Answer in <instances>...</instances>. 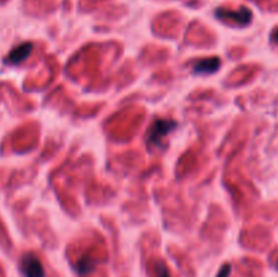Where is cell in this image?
<instances>
[{"label": "cell", "mask_w": 278, "mask_h": 277, "mask_svg": "<svg viewBox=\"0 0 278 277\" xmlns=\"http://www.w3.org/2000/svg\"><path fill=\"white\" fill-rule=\"evenodd\" d=\"M177 127V123L173 120H158L152 124L149 128L147 136L148 147H162V140L167 136L174 128Z\"/></svg>", "instance_id": "cell-1"}, {"label": "cell", "mask_w": 278, "mask_h": 277, "mask_svg": "<svg viewBox=\"0 0 278 277\" xmlns=\"http://www.w3.org/2000/svg\"><path fill=\"white\" fill-rule=\"evenodd\" d=\"M21 271L25 277H45V271L41 261L33 253L23 254L21 260Z\"/></svg>", "instance_id": "cell-2"}, {"label": "cell", "mask_w": 278, "mask_h": 277, "mask_svg": "<svg viewBox=\"0 0 278 277\" xmlns=\"http://www.w3.org/2000/svg\"><path fill=\"white\" fill-rule=\"evenodd\" d=\"M32 50H33L32 43L21 44V45H18L15 49L11 50V53L8 54V57H7V63H10V64H19V63L25 61V60L30 56Z\"/></svg>", "instance_id": "cell-3"}, {"label": "cell", "mask_w": 278, "mask_h": 277, "mask_svg": "<svg viewBox=\"0 0 278 277\" xmlns=\"http://www.w3.org/2000/svg\"><path fill=\"white\" fill-rule=\"evenodd\" d=\"M219 67H220V60L210 57V59L197 60L193 68L197 74H212L216 69H219Z\"/></svg>", "instance_id": "cell-4"}, {"label": "cell", "mask_w": 278, "mask_h": 277, "mask_svg": "<svg viewBox=\"0 0 278 277\" xmlns=\"http://www.w3.org/2000/svg\"><path fill=\"white\" fill-rule=\"evenodd\" d=\"M217 16L219 18H226V19H231V18H235V21L239 22L240 25H246L250 22L251 19V12L246 8H243L240 12H232V11H224V10H219L217 11Z\"/></svg>", "instance_id": "cell-5"}, {"label": "cell", "mask_w": 278, "mask_h": 277, "mask_svg": "<svg viewBox=\"0 0 278 277\" xmlns=\"http://www.w3.org/2000/svg\"><path fill=\"white\" fill-rule=\"evenodd\" d=\"M95 268V261L90 257H84L83 260H80L76 265V269L80 275H87V273L93 272Z\"/></svg>", "instance_id": "cell-6"}, {"label": "cell", "mask_w": 278, "mask_h": 277, "mask_svg": "<svg viewBox=\"0 0 278 277\" xmlns=\"http://www.w3.org/2000/svg\"><path fill=\"white\" fill-rule=\"evenodd\" d=\"M155 271H156V275L158 277H170V273H168L167 267L164 265V262H158L155 265Z\"/></svg>", "instance_id": "cell-7"}, {"label": "cell", "mask_w": 278, "mask_h": 277, "mask_svg": "<svg viewBox=\"0 0 278 277\" xmlns=\"http://www.w3.org/2000/svg\"><path fill=\"white\" fill-rule=\"evenodd\" d=\"M230 272H231V265H224L217 277H228Z\"/></svg>", "instance_id": "cell-8"}, {"label": "cell", "mask_w": 278, "mask_h": 277, "mask_svg": "<svg viewBox=\"0 0 278 277\" xmlns=\"http://www.w3.org/2000/svg\"><path fill=\"white\" fill-rule=\"evenodd\" d=\"M273 40L276 41V43H278V29L273 33Z\"/></svg>", "instance_id": "cell-9"}, {"label": "cell", "mask_w": 278, "mask_h": 277, "mask_svg": "<svg viewBox=\"0 0 278 277\" xmlns=\"http://www.w3.org/2000/svg\"><path fill=\"white\" fill-rule=\"evenodd\" d=\"M277 269H278V261H277Z\"/></svg>", "instance_id": "cell-10"}]
</instances>
